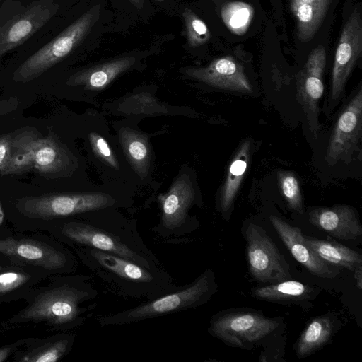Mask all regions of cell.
Masks as SVG:
<instances>
[{"instance_id": "obj_1", "label": "cell", "mask_w": 362, "mask_h": 362, "mask_svg": "<svg viewBox=\"0 0 362 362\" xmlns=\"http://www.w3.org/2000/svg\"><path fill=\"white\" fill-rule=\"evenodd\" d=\"M64 222L62 235L76 247H86L124 257L146 268L160 267L157 257L143 240L136 223L122 217L81 214Z\"/></svg>"}, {"instance_id": "obj_2", "label": "cell", "mask_w": 362, "mask_h": 362, "mask_svg": "<svg viewBox=\"0 0 362 362\" xmlns=\"http://www.w3.org/2000/svg\"><path fill=\"white\" fill-rule=\"evenodd\" d=\"M81 262L116 296L136 300H151L177 286L161 267L146 268L136 262L97 249L78 247Z\"/></svg>"}, {"instance_id": "obj_3", "label": "cell", "mask_w": 362, "mask_h": 362, "mask_svg": "<svg viewBox=\"0 0 362 362\" xmlns=\"http://www.w3.org/2000/svg\"><path fill=\"white\" fill-rule=\"evenodd\" d=\"M98 294L91 276H69L57 286L40 294L13 320L45 321L63 329L75 328L83 325L97 307V303H88L95 300Z\"/></svg>"}, {"instance_id": "obj_4", "label": "cell", "mask_w": 362, "mask_h": 362, "mask_svg": "<svg viewBox=\"0 0 362 362\" xmlns=\"http://www.w3.org/2000/svg\"><path fill=\"white\" fill-rule=\"evenodd\" d=\"M218 288L210 269L191 283L138 305L110 314L98 315L95 321L100 326L124 325L200 307L207 303Z\"/></svg>"}, {"instance_id": "obj_5", "label": "cell", "mask_w": 362, "mask_h": 362, "mask_svg": "<svg viewBox=\"0 0 362 362\" xmlns=\"http://www.w3.org/2000/svg\"><path fill=\"white\" fill-rule=\"evenodd\" d=\"M279 325V319L257 310H230L214 315L208 332L228 346L250 349L270 337Z\"/></svg>"}, {"instance_id": "obj_6", "label": "cell", "mask_w": 362, "mask_h": 362, "mask_svg": "<svg viewBox=\"0 0 362 362\" xmlns=\"http://www.w3.org/2000/svg\"><path fill=\"white\" fill-rule=\"evenodd\" d=\"M117 204L112 194L86 192L26 197L20 201L18 207L29 217L49 219L112 208Z\"/></svg>"}, {"instance_id": "obj_7", "label": "cell", "mask_w": 362, "mask_h": 362, "mask_svg": "<svg viewBox=\"0 0 362 362\" xmlns=\"http://www.w3.org/2000/svg\"><path fill=\"white\" fill-rule=\"evenodd\" d=\"M95 18L93 9L81 16L25 61L15 71L14 80L31 81L67 57L88 33Z\"/></svg>"}, {"instance_id": "obj_8", "label": "cell", "mask_w": 362, "mask_h": 362, "mask_svg": "<svg viewBox=\"0 0 362 362\" xmlns=\"http://www.w3.org/2000/svg\"><path fill=\"white\" fill-rule=\"evenodd\" d=\"M245 235L248 270L255 280L275 284L290 279L288 264L262 227L250 223Z\"/></svg>"}, {"instance_id": "obj_9", "label": "cell", "mask_w": 362, "mask_h": 362, "mask_svg": "<svg viewBox=\"0 0 362 362\" xmlns=\"http://www.w3.org/2000/svg\"><path fill=\"white\" fill-rule=\"evenodd\" d=\"M362 133V88H359L341 110L332 129L325 160L334 165L339 161L349 163L359 151Z\"/></svg>"}, {"instance_id": "obj_10", "label": "cell", "mask_w": 362, "mask_h": 362, "mask_svg": "<svg viewBox=\"0 0 362 362\" xmlns=\"http://www.w3.org/2000/svg\"><path fill=\"white\" fill-rule=\"evenodd\" d=\"M192 182L187 174H182L173 183L168 192L160 194L158 200L161 214L153 232L163 238L184 235L187 228L188 211L194 200Z\"/></svg>"}, {"instance_id": "obj_11", "label": "cell", "mask_w": 362, "mask_h": 362, "mask_svg": "<svg viewBox=\"0 0 362 362\" xmlns=\"http://www.w3.org/2000/svg\"><path fill=\"white\" fill-rule=\"evenodd\" d=\"M362 52V21L361 14L354 9L344 24L336 49L330 97L340 99L354 66Z\"/></svg>"}, {"instance_id": "obj_12", "label": "cell", "mask_w": 362, "mask_h": 362, "mask_svg": "<svg viewBox=\"0 0 362 362\" xmlns=\"http://www.w3.org/2000/svg\"><path fill=\"white\" fill-rule=\"evenodd\" d=\"M325 64V49L320 45L311 51L297 76L298 99L305 111L310 131L315 138L320 129L319 102L324 93L322 76Z\"/></svg>"}, {"instance_id": "obj_13", "label": "cell", "mask_w": 362, "mask_h": 362, "mask_svg": "<svg viewBox=\"0 0 362 362\" xmlns=\"http://www.w3.org/2000/svg\"><path fill=\"white\" fill-rule=\"evenodd\" d=\"M56 6L50 0L31 3L21 14L0 29V57L23 44L54 14Z\"/></svg>"}, {"instance_id": "obj_14", "label": "cell", "mask_w": 362, "mask_h": 362, "mask_svg": "<svg viewBox=\"0 0 362 362\" xmlns=\"http://www.w3.org/2000/svg\"><path fill=\"white\" fill-rule=\"evenodd\" d=\"M0 252L17 260L52 271L71 270L76 260L71 255L49 245L30 240H0Z\"/></svg>"}, {"instance_id": "obj_15", "label": "cell", "mask_w": 362, "mask_h": 362, "mask_svg": "<svg viewBox=\"0 0 362 362\" xmlns=\"http://www.w3.org/2000/svg\"><path fill=\"white\" fill-rule=\"evenodd\" d=\"M269 220L293 258L310 273L324 279H334L340 274L341 268L324 261L305 244L299 227L274 215H271Z\"/></svg>"}, {"instance_id": "obj_16", "label": "cell", "mask_w": 362, "mask_h": 362, "mask_svg": "<svg viewBox=\"0 0 362 362\" xmlns=\"http://www.w3.org/2000/svg\"><path fill=\"white\" fill-rule=\"evenodd\" d=\"M185 73L192 78L217 88L242 93L252 92L243 66L231 56L215 59L204 67L187 69Z\"/></svg>"}, {"instance_id": "obj_17", "label": "cell", "mask_w": 362, "mask_h": 362, "mask_svg": "<svg viewBox=\"0 0 362 362\" xmlns=\"http://www.w3.org/2000/svg\"><path fill=\"white\" fill-rule=\"evenodd\" d=\"M309 222L339 240H356L362 235L357 211L347 204L315 207L309 211Z\"/></svg>"}, {"instance_id": "obj_18", "label": "cell", "mask_w": 362, "mask_h": 362, "mask_svg": "<svg viewBox=\"0 0 362 362\" xmlns=\"http://www.w3.org/2000/svg\"><path fill=\"white\" fill-rule=\"evenodd\" d=\"M332 0H289L290 8L297 21V36L308 42L319 30Z\"/></svg>"}, {"instance_id": "obj_19", "label": "cell", "mask_w": 362, "mask_h": 362, "mask_svg": "<svg viewBox=\"0 0 362 362\" xmlns=\"http://www.w3.org/2000/svg\"><path fill=\"white\" fill-rule=\"evenodd\" d=\"M135 62L136 59L132 57L117 59L75 74L69 78L68 83L83 86L89 90H101L129 69Z\"/></svg>"}, {"instance_id": "obj_20", "label": "cell", "mask_w": 362, "mask_h": 362, "mask_svg": "<svg viewBox=\"0 0 362 362\" xmlns=\"http://www.w3.org/2000/svg\"><path fill=\"white\" fill-rule=\"evenodd\" d=\"M251 293L259 300L288 305L300 303L316 294L315 289L309 285L290 279L253 288Z\"/></svg>"}, {"instance_id": "obj_21", "label": "cell", "mask_w": 362, "mask_h": 362, "mask_svg": "<svg viewBox=\"0 0 362 362\" xmlns=\"http://www.w3.org/2000/svg\"><path fill=\"white\" fill-rule=\"evenodd\" d=\"M250 153V141L247 139L236 151L228 170L220 193V209L223 214L230 209L246 172Z\"/></svg>"}, {"instance_id": "obj_22", "label": "cell", "mask_w": 362, "mask_h": 362, "mask_svg": "<svg viewBox=\"0 0 362 362\" xmlns=\"http://www.w3.org/2000/svg\"><path fill=\"white\" fill-rule=\"evenodd\" d=\"M304 241L320 258L331 264L354 272L361 268V255L344 245L307 235Z\"/></svg>"}, {"instance_id": "obj_23", "label": "cell", "mask_w": 362, "mask_h": 362, "mask_svg": "<svg viewBox=\"0 0 362 362\" xmlns=\"http://www.w3.org/2000/svg\"><path fill=\"white\" fill-rule=\"evenodd\" d=\"M334 327V318L328 315L312 319L297 341L296 351L298 358L308 357L326 345L331 339Z\"/></svg>"}, {"instance_id": "obj_24", "label": "cell", "mask_w": 362, "mask_h": 362, "mask_svg": "<svg viewBox=\"0 0 362 362\" xmlns=\"http://www.w3.org/2000/svg\"><path fill=\"white\" fill-rule=\"evenodd\" d=\"M119 139L134 170L141 178H145L151 158L147 137L130 128H122L119 132Z\"/></svg>"}, {"instance_id": "obj_25", "label": "cell", "mask_w": 362, "mask_h": 362, "mask_svg": "<svg viewBox=\"0 0 362 362\" xmlns=\"http://www.w3.org/2000/svg\"><path fill=\"white\" fill-rule=\"evenodd\" d=\"M75 334H64L24 354L20 361L56 362L68 354L74 341Z\"/></svg>"}, {"instance_id": "obj_26", "label": "cell", "mask_w": 362, "mask_h": 362, "mask_svg": "<svg viewBox=\"0 0 362 362\" xmlns=\"http://www.w3.org/2000/svg\"><path fill=\"white\" fill-rule=\"evenodd\" d=\"M33 160L41 172H57L69 162L68 156L51 139L40 141L34 148Z\"/></svg>"}, {"instance_id": "obj_27", "label": "cell", "mask_w": 362, "mask_h": 362, "mask_svg": "<svg viewBox=\"0 0 362 362\" xmlns=\"http://www.w3.org/2000/svg\"><path fill=\"white\" fill-rule=\"evenodd\" d=\"M221 16L225 25L231 33L243 35L250 25L254 8L243 1H230L223 5Z\"/></svg>"}, {"instance_id": "obj_28", "label": "cell", "mask_w": 362, "mask_h": 362, "mask_svg": "<svg viewBox=\"0 0 362 362\" xmlns=\"http://www.w3.org/2000/svg\"><path fill=\"white\" fill-rule=\"evenodd\" d=\"M279 180L281 191L289 209L302 214V195L297 177L291 172L283 171L279 173Z\"/></svg>"}, {"instance_id": "obj_29", "label": "cell", "mask_w": 362, "mask_h": 362, "mask_svg": "<svg viewBox=\"0 0 362 362\" xmlns=\"http://www.w3.org/2000/svg\"><path fill=\"white\" fill-rule=\"evenodd\" d=\"M183 16L188 43L191 47H197L209 41L210 31L199 16L188 8L184 11Z\"/></svg>"}, {"instance_id": "obj_30", "label": "cell", "mask_w": 362, "mask_h": 362, "mask_svg": "<svg viewBox=\"0 0 362 362\" xmlns=\"http://www.w3.org/2000/svg\"><path fill=\"white\" fill-rule=\"evenodd\" d=\"M88 139L94 153L112 168L119 170L118 160L107 141L95 132L90 133Z\"/></svg>"}, {"instance_id": "obj_31", "label": "cell", "mask_w": 362, "mask_h": 362, "mask_svg": "<svg viewBox=\"0 0 362 362\" xmlns=\"http://www.w3.org/2000/svg\"><path fill=\"white\" fill-rule=\"evenodd\" d=\"M28 276L19 271L0 272V294L11 292L28 281Z\"/></svg>"}, {"instance_id": "obj_32", "label": "cell", "mask_w": 362, "mask_h": 362, "mask_svg": "<svg viewBox=\"0 0 362 362\" xmlns=\"http://www.w3.org/2000/svg\"><path fill=\"white\" fill-rule=\"evenodd\" d=\"M11 152V144L6 136L0 139V170L5 168L9 162Z\"/></svg>"}, {"instance_id": "obj_33", "label": "cell", "mask_w": 362, "mask_h": 362, "mask_svg": "<svg viewBox=\"0 0 362 362\" xmlns=\"http://www.w3.org/2000/svg\"><path fill=\"white\" fill-rule=\"evenodd\" d=\"M15 346H10L0 349V362L4 361L12 352Z\"/></svg>"}, {"instance_id": "obj_34", "label": "cell", "mask_w": 362, "mask_h": 362, "mask_svg": "<svg viewBox=\"0 0 362 362\" xmlns=\"http://www.w3.org/2000/svg\"><path fill=\"white\" fill-rule=\"evenodd\" d=\"M355 272V278L356 279V282L358 283V286L361 289V268H359L354 271Z\"/></svg>"}, {"instance_id": "obj_35", "label": "cell", "mask_w": 362, "mask_h": 362, "mask_svg": "<svg viewBox=\"0 0 362 362\" xmlns=\"http://www.w3.org/2000/svg\"><path fill=\"white\" fill-rule=\"evenodd\" d=\"M135 6L141 8L143 6V0H129Z\"/></svg>"}, {"instance_id": "obj_36", "label": "cell", "mask_w": 362, "mask_h": 362, "mask_svg": "<svg viewBox=\"0 0 362 362\" xmlns=\"http://www.w3.org/2000/svg\"><path fill=\"white\" fill-rule=\"evenodd\" d=\"M4 219V214L0 204V226L2 225Z\"/></svg>"}, {"instance_id": "obj_37", "label": "cell", "mask_w": 362, "mask_h": 362, "mask_svg": "<svg viewBox=\"0 0 362 362\" xmlns=\"http://www.w3.org/2000/svg\"><path fill=\"white\" fill-rule=\"evenodd\" d=\"M0 1H1V0H0Z\"/></svg>"}]
</instances>
